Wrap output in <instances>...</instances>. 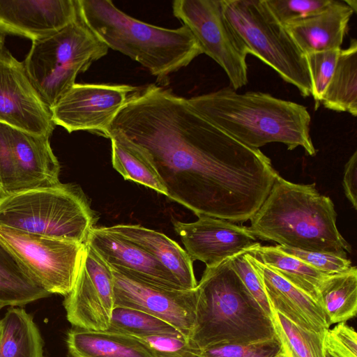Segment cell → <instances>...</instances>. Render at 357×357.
Masks as SVG:
<instances>
[{
    "label": "cell",
    "mask_w": 357,
    "mask_h": 357,
    "mask_svg": "<svg viewBox=\"0 0 357 357\" xmlns=\"http://www.w3.org/2000/svg\"><path fill=\"white\" fill-rule=\"evenodd\" d=\"M143 148L167 197L192 211L243 223L258 211L278 174L268 157L208 121L171 89L140 86L110 130Z\"/></svg>",
    "instance_id": "6da1fadb"
},
{
    "label": "cell",
    "mask_w": 357,
    "mask_h": 357,
    "mask_svg": "<svg viewBox=\"0 0 357 357\" xmlns=\"http://www.w3.org/2000/svg\"><path fill=\"white\" fill-rule=\"evenodd\" d=\"M188 100L202 116L250 148L280 142L288 150L301 146L309 155L317 153L311 116L303 105L261 91L240 93L229 86Z\"/></svg>",
    "instance_id": "7a4b0ae2"
},
{
    "label": "cell",
    "mask_w": 357,
    "mask_h": 357,
    "mask_svg": "<svg viewBox=\"0 0 357 357\" xmlns=\"http://www.w3.org/2000/svg\"><path fill=\"white\" fill-rule=\"evenodd\" d=\"M336 220L333 201L321 195L315 183H294L278 174L248 228L262 241L347 258L351 248L338 231Z\"/></svg>",
    "instance_id": "3957f363"
},
{
    "label": "cell",
    "mask_w": 357,
    "mask_h": 357,
    "mask_svg": "<svg viewBox=\"0 0 357 357\" xmlns=\"http://www.w3.org/2000/svg\"><path fill=\"white\" fill-rule=\"evenodd\" d=\"M79 18L108 48L139 63L167 85L169 75L203 54L184 25L167 29L138 20L110 0H76Z\"/></svg>",
    "instance_id": "277c9868"
},
{
    "label": "cell",
    "mask_w": 357,
    "mask_h": 357,
    "mask_svg": "<svg viewBox=\"0 0 357 357\" xmlns=\"http://www.w3.org/2000/svg\"><path fill=\"white\" fill-rule=\"evenodd\" d=\"M196 289V324L190 340L197 349L275 336L271 317L249 292L229 259L206 267Z\"/></svg>",
    "instance_id": "5b68a950"
},
{
    "label": "cell",
    "mask_w": 357,
    "mask_h": 357,
    "mask_svg": "<svg viewBox=\"0 0 357 357\" xmlns=\"http://www.w3.org/2000/svg\"><path fill=\"white\" fill-rule=\"evenodd\" d=\"M94 220L85 196L72 184L0 198V227L85 244Z\"/></svg>",
    "instance_id": "8992f818"
},
{
    "label": "cell",
    "mask_w": 357,
    "mask_h": 357,
    "mask_svg": "<svg viewBox=\"0 0 357 357\" xmlns=\"http://www.w3.org/2000/svg\"><path fill=\"white\" fill-rule=\"evenodd\" d=\"M108 50L78 16L55 33L32 42L23 63L30 81L50 109L75 84L77 75L105 56Z\"/></svg>",
    "instance_id": "52a82bcc"
},
{
    "label": "cell",
    "mask_w": 357,
    "mask_h": 357,
    "mask_svg": "<svg viewBox=\"0 0 357 357\" xmlns=\"http://www.w3.org/2000/svg\"><path fill=\"white\" fill-rule=\"evenodd\" d=\"M222 4L226 20L248 54L273 69L302 96H310L311 81L305 55L264 0H222Z\"/></svg>",
    "instance_id": "ba28073f"
},
{
    "label": "cell",
    "mask_w": 357,
    "mask_h": 357,
    "mask_svg": "<svg viewBox=\"0 0 357 357\" xmlns=\"http://www.w3.org/2000/svg\"><path fill=\"white\" fill-rule=\"evenodd\" d=\"M0 244L50 294L66 296L77 274L85 244L0 227Z\"/></svg>",
    "instance_id": "9c48e42d"
},
{
    "label": "cell",
    "mask_w": 357,
    "mask_h": 357,
    "mask_svg": "<svg viewBox=\"0 0 357 357\" xmlns=\"http://www.w3.org/2000/svg\"><path fill=\"white\" fill-rule=\"evenodd\" d=\"M172 12L202 53L224 70L231 88L236 91L248 84V53L225 17L222 0H175Z\"/></svg>",
    "instance_id": "30bf717a"
},
{
    "label": "cell",
    "mask_w": 357,
    "mask_h": 357,
    "mask_svg": "<svg viewBox=\"0 0 357 357\" xmlns=\"http://www.w3.org/2000/svg\"><path fill=\"white\" fill-rule=\"evenodd\" d=\"M49 139L0 123V198L61 183Z\"/></svg>",
    "instance_id": "8fae6325"
},
{
    "label": "cell",
    "mask_w": 357,
    "mask_h": 357,
    "mask_svg": "<svg viewBox=\"0 0 357 357\" xmlns=\"http://www.w3.org/2000/svg\"><path fill=\"white\" fill-rule=\"evenodd\" d=\"M139 89L128 84L75 83L50 108L52 121L69 133L84 130L109 138L115 117Z\"/></svg>",
    "instance_id": "7c38bea8"
},
{
    "label": "cell",
    "mask_w": 357,
    "mask_h": 357,
    "mask_svg": "<svg viewBox=\"0 0 357 357\" xmlns=\"http://www.w3.org/2000/svg\"><path fill=\"white\" fill-rule=\"evenodd\" d=\"M110 267L85 243L74 285L63 300L68 321L75 328L108 329L114 308Z\"/></svg>",
    "instance_id": "4fadbf2b"
},
{
    "label": "cell",
    "mask_w": 357,
    "mask_h": 357,
    "mask_svg": "<svg viewBox=\"0 0 357 357\" xmlns=\"http://www.w3.org/2000/svg\"><path fill=\"white\" fill-rule=\"evenodd\" d=\"M114 306L139 310L156 317L191 338L196 324L197 291L155 285L112 269Z\"/></svg>",
    "instance_id": "5bb4252c"
},
{
    "label": "cell",
    "mask_w": 357,
    "mask_h": 357,
    "mask_svg": "<svg viewBox=\"0 0 357 357\" xmlns=\"http://www.w3.org/2000/svg\"><path fill=\"white\" fill-rule=\"evenodd\" d=\"M0 123L50 137L55 125L50 107L30 81L24 63L0 49Z\"/></svg>",
    "instance_id": "9a60e30c"
},
{
    "label": "cell",
    "mask_w": 357,
    "mask_h": 357,
    "mask_svg": "<svg viewBox=\"0 0 357 357\" xmlns=\"http://www.w3.org/2000/svg\"><path fill=\"white\" fill-rule=\"evenodd\" d=\"M197 217L192 222L174 221V228L190 259L206 267L215 266L259 243L248 227L211 216Z\"/></svg>",
    "instance_id": "2e32d148"
},
{
    "label": "cell",
    "mask_w": 357,
    "mask_h": 357,
    "mask_svg": "<svg viewBox=\"0 0 357 357\" xmlns=\"http://www.w3.org/2000/svg\"><path fill=\"white\" fill-rule=\"evenodd\" d=\"M78 16L76 0H0V33L33 42L55 33Z\"/></svg>",
    "instance_id": "e0dca14e"
},
{
    "label": "cell",
    "mask_w": 357,
    "mask_h": 357,
    "mask_svg": "<svg viewBox=\"0 0 357 357\" xmlns=\"http://www.w3.org/2000/svg\"><path fill=\"white\" fill-rule=\"evenodd\" d=\"M86 244L111 269L127 273L155 285L185 289L175 277L149 253L110 227H93Z\"/></svg>",
    "instance_id": "ac0fdd59"
},
{
    "label": "cell",
    "mask_w": 357,
    "mask_h": 357,
    "mask_svg": "<svg viewBox=\"0 0 357 357\" xmlns=\"http://www.w3.org/2000/svg\"><path fill=\"white\" fill-rule=\"evenodd\" d=\"M246 256L261 277L271 310L306 330L325 333L329 329L330 325L317 301L250 252L246 251Z\"/></svg>",
    "instance_id": "d6986e66"
},
{
    "label": "cell",
    "mask_w": 357,
    "mask_h": 357,
    "mask_svg": "<svg viewBox=\"0 0 357 357\" xmlns=\"http://www.w3.org/2000/svg\"><path fill=\"white\" fill-rule=\"evenodd\" d=\"M354 13L346 0H333L320 13L284 26L304 55L341 50Z\"/></svg>",
    "instance_id": "ffe728a7"
},
{
    "label": "cell",
    "mask_w": 357,
    "mask_h": 357,
    "mask_svg": "<svg viewBox=\"0 0 357 357\" xmlns=\"http://www.w3.org/2000/svg\"><path fill=\"white\" fill-rule=\"evenodd\" d=\"M110 227L149 253L185 289L197 287L193 261L176 242L162 233L137 225H116Z\"/></svg>",
    "instance_id": "44dd1931"
},
{
    "label": "cell",
    "mask_w": 357,
    "mask_h": 357,
    "mask_svg": "<svg viewBox=\"0 0 357 357\" xmlns=\"http://www.w3.org/2000/svg\"><path fill=\"white\" fill-rule=\"evenodd\" d=\"M66 342L70 357H155L137 337L107 330L74 327Z\"/></svg>",
    "instance_id": "7402d4cb"
},
{
    "label": "cell",
    "mask_w": 357,
    "mask_h": 357,
    "mask_svg": "<svg viewBox=\"0 0 357 357\" xmlns=\"http://www.w3.org/2000/svg\"><path fill=\"white\" fill-rule=\"evenodd\" d=\"M109 138L112 166L123 178L167 196L166 188L146 151L117 130H110Z\"/></svg>",
    "instance_id": "603a6c76"
},
{
    "label": "cell",
    "mask_w": 357,
    "mask_h": 357,
    "mask_svg": "<svg viewBox=\"0 0 357 357\" xmlns=\"http://www.w3.org/2000/svg\"><path fill=\"white\" fill-rule=\"evenodd\" d=\"M0 326V357H43L40 331L24 308L9 307Z\"/></svg>",
    "instance_id": "cb8c5ba5"
},
{
    "label": "cell",
    "mask_w": 357,
    "mask_h": 357,
    "mask_svg": "<svg viewBox=\"0 0 357 357\" xmlns=\"http://www.w3.org/2000/svg\"><path fill=\"white\" fill-rule=\"evenodd\" d=\"M321 104L326 109L357 116V41L341 49L333 76Z\"/></svg>",
    "instance_id": "d4e9b609"
},
{
    "label": "cell",
    "mask_w": 357,
    "mask_h": 357,
    "mask_svg": "<svg viewBox=\"0 0 357 357\" xmlns=\"http://www.w3.org/2000/svg\"><path fill=\"white\" fill-rule=\"evenodd\" d=\"M248 252L318 303L319 289L329 275L282 252L276 245L261 246L258 243Z\"/></svg>",
    "instance_id": "484cf974"
},
{
    "label": "cell",
    "mask_w": 357,
    "mask_h": 357,
    "mask_svg": "<svg viewBox=\"0 0 357 357\" xmlns=\"http://www.w3.org/2000/svg\"><path fill=\"white\" fill-rule=\"evenodd\" d=\"M328 324L345 322L357 312V268L329 275L319 289V301Z\"/></svg>",
    "instance_id": "4316f807"
},
{
    "label": "cell",
    "mask_w": 357,
    "mask_h": 357,
    "mask_svg": "<svg viewBox=\"0 0 357 357\" xmlns=\"http://www.w3.org/2000/svg\"><path fill=\"white\" fill-rule=\"evenodd\" d=\"M50 295L28 276L0 244V307H22Z\"/></svg>",
    "instance_id": "83f0119b"
},
{
    "label": "cell",
    "mask_w": 357,
    "mask_h": 357,
    "mask_svg": "<svg viewBox=\"0 0 357 357\" xmlns=\"http://www.w3.org/2000/svg\"><path fill=\"white\" fill-rule=\"evenodd\" d=\"M271 319L280 344L287 357H325V333L304 329L281 314L271 310Z\"/></svg>",
    "instance_id": "f1b7e54d"
},
{
    "label": "cell",
    "mask_w": 357,
    "mask_h": 357,
    "mask_svg": "<svg viewBox=\"0 0 357 357\" xmlns=\"http://www.w3.org/2000/svg\"><path fill=\"white\" fill-rule=\"evenodd\" d=\"M107 331L135 337L160 334H181L174 326L156 317L122 306H114Z\"/></svg>",
    "instance_id": "f546056e"
},
{
    "label": "cell",
    "mask_w": 357,
    "mask_h": 357,
    "mask_svg": "<svg viewBox=\"0 0 357 357\" xmlns=\"http://www.w3.org/2000/svg\"><path fill=\"white\" fill-rule=\"evenodd\" d=\"M340 50L319 51L305 55L315 109L321 105L324 93L334 73Z\"/></svg>",
    "instance_id": "4dcf8cb0"
},
{
    "label": "cell",
    "mask_w": 357,
    "mask_h": 357,
    "mask_svg": "<svg viewBox=\"0 0 357 357\" xmlns=\"http://www.w3.org/2000/svg\"><path fill=\"white\" fill-rule=\"evenodd\" d=\"M280 350L275 335L268 340L210 346L201 349L199 357H273Z\"/></svg>",
    "instance_id": "1f68e13d"
},
{
    "label": "cell",
    "mask_w": 357,
    "mask_h": 357,
    "mask_svg": "<svg viewBox=\"0 0 357 357\" xmlns=\"http://www.w3.org/2000/svg\"><path fill=\"white\" fill-rule=\"evenodd\" d=\"M333 0H264L282 25L305 19L326 9Z\"/></svg>",
    "instance_id": "d6a6232c"
},
{
    "label": "cell",
    "mask_w": 357,
    "mask_h": 357,
    "mask_svg": "<svg viewBox=\"0 0 357 357\" xmlns=\"http://www.w3.org/2000/svg\"><path fill=\"white\" fill-rule=\"evenodd\" d=\"M155 357H199L201 350L181 334H160L137 337Z\"/></svg>",
    "instance_id": "836d02e7"
},
{
    "label": "cell",
    "mask_w": 357,
    "mask_h": 357,
    "mask_svg": "<svg viewBox=\"0 0 357 357\" xmlns=\"http://www.w3.org/2000/svg\"><path fill=\"white\" fill-rule=\"evenodd\" d=\"M276 247L284 252L298 258L308 265L326 275H334L348 271L351 262L348 258L336 255L307 251L277 245Z\"/></svg>",
    "instance_id": "e575fe53"
},
{
    "label": "cell",
    "mask_w": 357,
    "mask_h": 357,
    "mask_svg": "<svg viewBox=\"0 0 357 357\" xmlns=\"http://www.w3.org/2000/svg\"><path fill=\"white\" fill-rule=\"evenodd\" d=\"M229 262L232 268L261 309L271 317V308L261 277L248 259L246 252L231 257Z\"/></svg>",
    "instance_id": "d590c367"
},
{
    "label": "cell",
    "mask_w": 357,
    "mask_h": 357,
    "mask_svg": "<svg viewBox=\"0 0 357 357\" xmlns=\"http://www.w3.org/2000/svg\"><path fill=\"white\" fill-rule=\"evenodd\" d=\"M325 357H357V334L344 322L328 329L324 337Z\"/></svg>",
    "instance_id": "8d00e7d4"
},
{
    "label": "cell",
    "mask_w": 357,
    "mask_h": 357,
    "mask_svg": "<svg viewBox=\"0 0 357 357\" xmlns=\"http://www.w3.org/2000/svg\"><path fill=\"white\" fill-rule=\"evenodd\" d=\"M343 188L354 208L357 209V151L351 155L344 166Z\"/></svg>",
    "instance_id": "74e56055"
},
{
    "label": "cell",
    "mask_w": 357,
    "mask_h": 357,
    "mask_svg": "<svg viewBox=\"0 0 357 357\" xmlns=\"http://www.w3.org/2000/svg\"><path fill=\"white\" fill-rule=\"evenodd\" d=\"M4 47V36L0 33V49Z\"/></svg>",
    "instance_id": "f35d334b"
},
{
    "label": "cell",
    "mask_w": 357,
    "mask_h": 357,
    "mask_svg": "<svg viewBox=\"0 0 357 357\" xmlns=\"http://www.w3.org/2000/svg\"><path fill=\"white\" fill-rule=\"evenodd\" d=\"M273 357H287L285 354L282 351V349Z\"/></svg>",
    "instance_id": "ab89813d"
},
{
    "label": "cell",
    "mask_w": 357,
    "mask_h": 357,
    "mask_svg": "<svg viewBox=\"0 0 357 357\" xmlns=\"http://www.w3.org/2000/svg\"><path fill=\"white\" fill-rule=\"evenodd\" d=\"M1 310V307H0V310Z\"/></svg>",
    "instance_id": "60d3db41"
},
{
    "label": "cell",
    "mask_w": 357,
    "mask_h": 357,
    "mask_svg": "<svg viewBox=\"0 0 357 357\" xmlns=\"http://www.w3.org/2000/svg\"><path fill=\"white\" fill-rule=\"evenodd\" d=\"M0 330H1V326H0Z\"/></svg>",
    "instance_id": "b9f144b4"
}]
</instances>
